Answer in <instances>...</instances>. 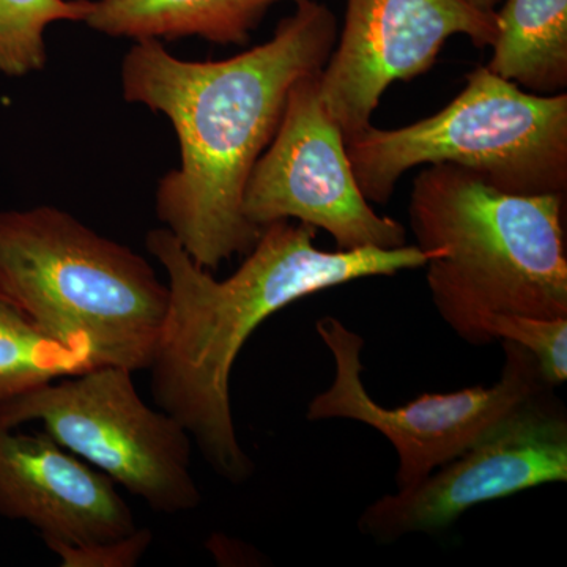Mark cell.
<instances>
[{"label":"cell","mask_w":567,"mask_h":567,"mask_svg":"<svg viewBox=\"0 0 567 567\" xmlns=\"http://www.w3.org/2000/svg\"><path fill=\"white\" fill-rule=\"evenodd\" d=\"M502 341L522 347L535 358L548 385L567 380V317L494 315L484 324V344Z\"/></svg>","instance_id":"cell-16"},{"label":"cell","mask_w":567,"mask_h":567,"mask_svg":"<svg viewBox=\"0 0 567 567\" xmlns=\"http://www.w3.org/2000/svg\"><path fill=\"white\" fill-rule=\"evenodd\" d=\"M346 151L369 203L388 204L402 175L427 164H453L505 193L566 196L567 93L525 92L481 65L442 111L402 128L368 126L346 137Z\"/></svg>","instance_id":"cell-5"},{"label":"cell","mask_w":567,"mask_h":567,"mask_svg":"<svg viewBox=\"0 0 567 567\" xmlns=\"http://www.w3.org/2000/svg\"><path fill=\"white\" fill-rule=\"evenodd\" d=\"M319 74L290 89L278 132L246 183L245 218L257 229L297 219L330 234L341 251L409 245L404 224L379 215L358 188L344 133L320 99Z\"/></svg>","instance_id":"cell-8"},{"label":"cell","mask_w":567,"mask_h":567,"mask_svg":"<svg viewBox=\"0 0 567 567\" xmlns=\"http://www.w3.org/2000/svg\"><path fill=\"white\" fill-rule=\"evenodd\" d=\"M279 2L286 0H92L85 24L112 39L164 43L199 37L244 47Z\"/></svg>","instance_id":"cell-12"},{"label":"cell","mask_w":567,"mask_h":567,"mask_svg":"<svg viewBox=\"0 0 567 567\" xmlns=\"http://www.w3.org/2000/svg\"><path fill=\"white\" fill-rule=\"evenodd\" d=\"M566 481L567 412L555 388H546L416 486L375 499L358 528L380 544L432 535L472 507Z\"/></svg>","instance_id":"cell-9"},{"label":"cell","mask_w":567,"mask_h":567,"mask_svg":"<svg viewBox=\"0 0 567 567\" xmlns=\"http://www.w3.org/2000/svg\"><path fill=\"white\" fill-rule=\"evenodd\" d=\"M25 423L43 425L54 442L155 513H189L203 502L192 436L169 413L145 404L128 369L96 365L0 404V424Z\"/></svg>","instance_id":"cell-6"},{"label":"cell","mask_w":567,"mask_h":567,"mask_svg":"<svg viewBox=\"0 0 567 567\" xmlns=\"http://www.w3.org/2000/svg\"><path fill=\"white\" fill-rule=\"evenodd\" d=\"M464 2L473 9L484 11V13H495L503 0H464Z\"/></svg>","instance_id":"cell-18"},{"label":"cell","mask_w":567,"mask_h":567,"mask_svg":"<svg viewBox=\"0 0 567 567\" xmlns=\"http://www.w3.org/2000/svg\"><path fill=\"white\" fill-rule=\"evenodd\" d=\"M151 529L136 528L132 535L91 546H66L51 544L48 546L61 559L63 567H133L141 561L151 547Z\"/></svg>","instance_id":"cell-17"},{"label":"cell","mask_w":567,"mask_h":567,"mask_svg":"<svg viewBox=\"0 0 567 567\" xmlns=\"http://www.w3.org/2000/svg\"><path fill=\"white\" fill-rule=\"evenodd\" d=\"M0 292L95 365L147 371L167 284L147 259L52 205L0 212Z\"/></svg>","instance_id":"cell-4"},{"label":"cell","mask_w":567,"mask_h":567,"mask_svg":"<svg viewBox=\"0 0 567 567\" xmlns=\"http://www.w3.org/2000/svg\"><path fill=\"white\" fill-rule=\"evenodd\" d=\"M317 333L333 354L334 379L309 402L306 417L358 421L375 429L398 454V491L417 483L472 446L488 429L528 398L554 388L540 374L535 358L522 347L502 342V377L492 386H472L453 393L417 395L402 406L380 405L365 390L363 336L336 317H322Z\"/></svg>","instance_id":"cell-7"},{"label":"cell","mask_w":567,"mask_h":567,"mask_svg":"<svg viewBox=\"0 0 567 567\" xmlns=\"http://www.w3.org/2000/svg\"><path fill=\"white\" fill-rule=\"evenodd\" d=\"M487 69L536 95L567 85V0H506Z\"/></svg>","instance_id":"cell-13"},{"label":"cell","mask_w":567,"mask_h":567,"mask_svg":"<svg viewBox=\"0 0 567 567\" xmlns=\"http://www.w3.org/2000/svg\"><path fill=\"white\" fill-rule=\"evenodd\" d=\"M565 197L505 193L453 164L416 175L410 229L431 257L436 311L458 338L486 346L494 315L567 317Z\"/></svg>","instance_id":"cell-3"},{"label":"cell","mask_w":567,"mask_h":567,"mask_svg":"<svg viewBox=\"0 0 567 567\" xmlns=\"http://www.w3.org/2000/svg\"><path fill=\"white\" fill-rule=\"evenodd\" d=\"M496 32V14L464 0H347L344 28L319 74L320 99L353 136L372 125L390 85L427 73L451 37L486 48Z\"/></svg>","instance_id":"cell-10"},{"label":"cell","mask_w":567,"mask_h":567,"mask_svg":"<svg viewBox=\"0 0 567 567\" xmlns=\"http://www.w3.org/2000/svg\"><path fill=\"white\" fill-rule=\"evenodd\" d=\"M95 368L87 357L37 330L0 292V404L61 377Z\"/></svg>","instance_id":"cell-14"},{"label":"cell","mask_w":567,"mask_h":567,"mask_svg":"<svg viewBox=\"0 0 567 567\" xmlns=\"http://www.w3.org/2000/svg\"><path fill=\"white\" fill-rule=\"evenodd\" d=\"M92 0H0V73L24 78L44 70L47 31L55 22H85Z\"/></svg>","instance_id":"cell-15"},{"label":"cell","mask_w":567,"mask_h":567,"mask_svg":"<svg viewBox=\"0 0 567 567\" xmlns=\"http://www.w3.org/2000/svg\"><path fill=\"white\" fill-rule=\"evenodd\" d=\"M316 234L303 223L268 224L241 267L223 281L194 262L166 227L145 237V248L166 271L169 292L147 369L153 401L185 427L213 472L229 483H245L254 473L230 404L235 361L254 331L311 295L429 262L416 245L322 251Z\"/></svg>","instance_id":"cell-2"},{"label":"cell","mask_w":567,"mask_h":567,"mask_svg":"<svg viewBox=\"0 0 567 567\" xmlns=\"http://www.w3.org/2000/svg\"><path fill=\"white\" fill-rule=\"evenodd\" d=\"M0 516L21 520L47 546H91L132 535V507L95 466L47 432L25 434L0 424Z\"/></svg>","instance_id":"cell-11"},{"label":"cell","mask_w":567,"mask_h":567,"mask_svg":"<svg viewBox=\"0 0 567 567\" xmlns=\"http://www.w3.org/2000/svg\"><path fill=\"white\" fill-rule=\"evenodd\" d=\"M338 37L333 11L300 0L274 39L224 61H183L156 40L126 52L123 99L163 114L181 148V163L156 186V215L205 270L246 256L260 237L241 208L246 183L278 132L290 89L323 70Z\"/></svg>","instance_id":"cell-1"}]
</instances>
